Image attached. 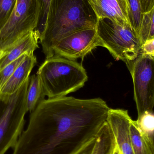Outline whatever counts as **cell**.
Returning <instances> with one entry per match:
<instances>
[{"label":"cell","instance_id":"6da1fadb","mask_svg":"<svg viewBox=\"0 0 154 154\" xmlns=\"http://www.w3.org/2000/svg\"><path fill=\"white\" fill-rule=\"evenodd\" d=\"M100 98L42 100L30 113L12 154H73L96 137L109 109Z\"/></svg>","mask_w":154,"mask_h":154},{"label":"cell","instance_id":"7a4b0ae2","mask_svg":"<svg viewBox=\"0 0 154 154\" xmlns=\"http://www.w3.org/2000/svg\"><path fill=\"white\" fill-rule=\"evenodd\" d=\"M98 19L89 0H52L44 32L39 39L46 59L62 39L84 29H95Z\"/></svg>","mask_w":154,"mask_h":154},{"label":"cell","instance_id":"3957f363","mask_svg":"<svg viewBox=\"0 0 154 154\" xmlns=\"http://www.w3.org/2000/svg\"><path fill=\"white\" fill-rule=\"evenodd\" d=\"M37 75L45 96L49 99L65 97L75 92L83 87L88 79L82 64L56 55L46 59Z\"/></svg>","mask_w":154,"mask_h":154},{"label":"cell","instance_id":"277c9868","mask_svg":"<svg viewBox=\"0 0 154 154\" xmlns=\"http://www.w3.org/2000/svg\"><path fill=\"white\" fill-rule=\"evenodd\" d=\"M96 30L100 47L106 48L116 60L127 65L141 53L142 44L130 25L99 19Z\"/></svg>","mask_w":154,"mask_h":154},{"label":"cell","instance_id":"5b68a950","mask_svg":"<svg viewBox=\"0 0 154 154\" xmlns=\"http://www.w3.org/2000/svg\"><path fill=\"white\" fill-rule=\"evenodd\" d=\"M29 82V78L5 103V107L0 114V154L14 148L23 131L28 112L26 95Z\"/></svg>","mask_w":154,"mask_h":154},{"label":"cell","instance_id":"8992f818","mask_svg":"<svg viewBox=\"0 0 154 154\" xmlns=\"http://www.w3.org/2000/svg\"><path fill=\"white\" fill-rule=\"evenodd\" d=\"M40 8L37 0H17L14 9L0 31V49L3 52L38 25Z\"/></svg>","mask_w":154,"mask_h":154},{"label":"cell","instance_id":"52a82bcc","mask_svg":"<svg viewBox=\"0 0 154 154\" xmlns=\"http://www.w3.org/2000/svg\"><path fill=\"white\" fill-rule=\"evenodd\" d=\"M134 83L138 118L153 112L154 107V57L140 53L127 64Z\"/></svg>","mask_w":154,"mask_h":154},{"label":"cell","instance_id":"ba28073f","mask_svg":"<svg viewBox=\"0 0 154 154\" xmlns=\"http://www.w3.org/2000/svg\"><path fill=\"white\" fill-rule=\"evenodd\" d=\"M100 46L96 28L84 29L67 36L54 48V55L75 60Z\"/></svg>","mask_w":154,"mask_h":154},{"label":"cell","instance_id":"9c48e42d","mask_svg":"<svg viewBox=\"0 0 154 154\" xmlns=\"http://www.w3.org/2000/svg\"><path fill=\"white\" fill-rule=\"evenodd\" d=\"M132 120L127 110L110 108L108 112L107 123L122 154H134L130 134Z\"/></svg>","mask_w":154,"mask_h":154},{"label":"cell","instance_id":"30bf717a","mask_svg":"<svg viewBox=\"0 0 154 154\" xmlns=\"http://www.w3.org/2000/svg\"><path fill=\"white\" fill-rule=\"evenodd\" d=\"M98 19L130 25L127 0H89Z\"/></svg>","mask_w":154,"mask_h":154},{"label":"cell","instance_id":"8fae6325","mask_svg":"<svg viewBox=\"0 0 154 154\" xmlns=\"http://www.w3.org/2000/svg\"><path fill=\"white\" fill-rule=\"evenodd\" d=\"M37 63L34 53L27 55L11 78L0 90V101L6 103L11 96L16 92L27 79Z\"/></svg>","mask_w":154,"mask_h":154},{"label":"cell","instance_id":"7c38bea8","mask_svg":"<svg viewBox=\"0 0 154 154\" xmlns=\"http://www.w3.org/2000/svg\"><path fill=\"white\" fill-rule=\"evenodd\" d=\"M39 38L34 30L18 40L0 57V70L24 54L34 53L39 48Z\"/></svg>","mask_w":154,"mask_h":154},{"label":"cell","instance_id":"4fadbf2b","mask_svg":"<svg viewBox=\"0 0 154 154\" xmlns=\"http://www.w3.org/2000/svg\"><path fill=\"white\" fill-rule=\"evenodd\" d=\"M130 128L134 154H154V139L141 132L136 120L132 119Z\"/></svg>","mask_w":154,"mask_h":154},{"label":"cell","instance_id":"5bb4252c","mask_svg":"<svg viewBox=\"0 0 154 154\" xmlns=\"http://www.w3.org/2000/svg\"><path fill=\"white\" fill-rule=\"evenodd\" d=\"M45 94L39 77L34 75L29 78V82L26 95L27 110L32 112L39 104L45 100Z\"/></svg>","mask_w":154,"mask_h":154},{"label":"cell","instance_id":"9a60e30c","mask_svg":"<svg viewBox=\"0 0 154 154\" xmlns=\"http://www.w3.org/2000/svg\"><path fill=\"white\" fill-rule=\"evenodd\" d=\"M116 146L115 139L107 122L98 133L91 154H111Z\"/></svg>","mask_w":154,"mask_h":154},{"label":"cell","instance_id":"2e32d148","mask_svg":"<svg viewBox=\"0 0 154 154\" xmlns=\"http://www.w3.org/2000/svg\"><path fill=\"white\" fill-rule=\"evenodd\" d=\"M138 38L142 45L154 38V6L151 11L143 14Z\"/></svg>","mask_w":154,"mask_h":154},{"label":"cell","instance_id":"e0dca14e","mask_svg":"<svg viewBox=\"0 0 154 154\" xmlns=\"http://www.w3.org/2000/svg\"><path fill=\"white\" fill-rule=\"evenodd\" d=\"M127 1L129 8V18L130 25L138 38L140 25L143 15L140 1L127 0Z\"/></svg>","mask_w":154,"mask_h":154},{"label":"cell","instance_id":"ac0fdd59","mask_svg":"<svg viewBox=\"0 0 154 154\" xmlns=\"http://www.w3.org/2000/svg\"><path fill=\"white\" fill-rule=\"evenodd\" d=\"M37 1L39 6L40 13L38 25L34 31L39 40L46 27L48 15L52 0Z\"/></svg>","mask_w":154,"mask_h":154},{"label":"cell","instance_id":"d6986e66","mask_svg":"<svg viewBox=\"0 0 154 154\" xmlns=\"http://www.w3.org/2000/svg\"><path fill=\"white\" fill-rule=\"evenodd\" d=\"M141 132L146 136L154 139V113L149 112L144 114L136 120Z\"/></svg>","mask_w":154,"mask_h":154},{"label":"cell","instance_id":"ffe728a7","mask_svg":"<svg viewBox=\"0 0 154 154\" xmlns=\"http://www.w3.org/2000/svg\"><path fill=\"white\" fill-rule=\"evenodd\" d=\"M29 54H24L0 70V90Z\"/></svg>","mask_w":154,"mask_h":154},{"label":"cell","instance_id":"44dd1931","mask_svg":"<svg viewBox=\"0 0 154 154\" xmlns=\"http://www.w3.org/2000/svg\"><path fill=\"white\" fill-rule=\"evenodd\" d=\"M17 0H0V31L9 20Z\"/></svg>","mask_w":154,"mask_h":154},{"label":"cell","instance_id":"7402d4cb","mask_svg":"<svg viewBox=\"0 0 154 154\" xmlns=\"http://www.w3.org/2000/svg\"><path fill=\"white\" fill-rule=\"evenodd\" d=\"M97 137V136H96ZM96 137L92 138L83 145L73 154H91L93 152L96 142Z\"/></svg>","mask_w":154,"mask_h":154},{"label":"cell","instance_id":"603a6c76","mask_svg":"<svg viewBox=\"0 0 154 154\" xmlns=\"http://www.w3.org/2000/svg\"><path fill=\"white\" fill-rule=\"evenodd\" d=\"M141 53L154 57V38L146 41L142 45Z\"/></svg>","mask_w":154,"mask_h":154},{"label":"cell","instance_id":"cb8c5ba5","mask_svg":"<svg viewBox=\"0 0 154 154\" xmlns=\"http://www.w3.org/2000/svg\"><path fill=\"white\" fill-rule=\"evenodd\" d=\"M142 12L145 13L151 11L154 6V0H139Z\"/></svg>","mask_w":154,"mask_h":154},{"label":"cell","instance_id":"d4e9b609","mask_svg":"<svg viewBox=\"0 0 154 154\" xmlns=\"http://www.w3.org/2000/svg\"><path fill=\"white\" fill-rule=\"evenodd\" d=\"M112 154H122V153L120 152V151H119V148H118L117 146H115V147H114V150H113V153Z\"/></svg>","mask_w":154,"mask_h":154},{"label":"cell","instance_id":"484cf974","mask_svg":"<svg viewBox=\"0 0 154 154\" xmlns=\"http://www.w3.org/2000/svg\"><path fill=\"white\" fill-rule=\"evenodd\" d=\"M3 52L1 50V49H0V57L2 56V54Z\"/></svg>","mask_w":154,"mask_h":154},{"label":"cell","instance_id":"4316f807","mask_svg":"<svg viewBox=\"0 0 154 154\" xmlns=\"http://www.w3.org/2000/svg\"><path fill=\"white\" fill-rule=\"evenodd\" d=\"M112 153H113V152H112Z\"/></svg>","mask_w":154,"mask_h":154}]
</instances>
